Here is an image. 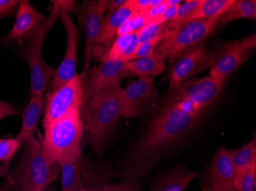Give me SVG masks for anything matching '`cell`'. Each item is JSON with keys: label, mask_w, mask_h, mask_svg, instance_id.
<instances>
[{"label": "cell", "mask_w": 256, "mask_h": 191, "mask_svg": "<svg viewBox=\"0 0 256 191\" xmlns=\"http://www.w3.org/2000/svg\"><path fill=\"white\" fill-rule=\"evenodd\" d=\"M200 118L165 102L132 150L124 182H135L146 174L162 152L196 127Z\"/></svg>", "instance_id": "6da1fadb"}, {"label": "cell", "mask_w": 256, "mask_h": 191, "mask_svg": "<svg viewBox=\"0 0 256 191\" xmlns=\"http://www.w3.org/2000/svg\"><path fill=\"white\" fill-rule=\"evenodd\" d=\"M106 185V184H104ZM104 185L98 184V185H94V186L88 187V188H84V189L80 191H103Z\"/></svg>", "instance_id": "f35d334b"}, {"label": "cell", "mask_w": 256, "mask_h": 191, "mask_svg": "<svg viewBox=\"0 0 256 191\" xmlns=\"http://www.w3.org/2000/svg\"><path fill=\"white\" fill-rule=\"evenodd\" d=\"M62 12H77L76 1L57 0L54 2L51 13L40 32L27 44L21 57L28 63L31 73L32 94H44L52 77L56 72L54 67L48 65L42 56V49L46 35Z\"/></svg>", "instance_id": "5b68a950"}, {"label": "cell", "mask_w": 256, "mask_h": 191, "mask_svg": "<svg viewBox=\"0 0 256 191\" xmlns=\"http://www.w3.org/2000/svg\"><path fill=\"white\" fill-rule=\"evenodd\" d=\"M179 5L169 7L166 11H164L158 18L148 23V25H159V24H162V23L168 22L176 14V11L179 8Z\"/></svg>", "instance_id": "e575fe53"}, {"label": "cell", "mask_w": 256, "mask_h": 191, "mask_svg": "<svg viewBox=\"0 0 256 191\" xmlns=\"http://www.w3.org/2000/svg\"><path fill=\"white\" fill-rule=\"evenodd\" d=\"M20 110L11 103L0 100V121L8 116L20 114Z\"/></svg>", "instance_id": "8d00e7d4"}, {"label": "cell", "mask_w": 256, "mask_h": 191, "mask_svg": "<svg viewBox=\"0 0 256 191\" xmlns=\"http://www.w3.org/2000/svg\"><path fill=\"white\" fill-rule=\"evenodd\" d=\"M20 0H0V21L16 15Z\"/></svg>", "instance_id": "1f68e13d"}, {"label": "cell", "mask_w": 256, "mask_h": 191, "mask_svg": "<svg viewBox=\"0 0 256 191\" xmlns=\"http://www.w3.org/2000/svg\"><path fill=\"white\" fill-rule=\"evenodd\" d=\"M58 165L62 174V191H80L84 189L82 169L77 164L62 162Z\"/></svg>", "instance_id": "7402d4cb"}, {"label": "cell", "mask_w": 256, "mask_h": 191, "mask_svg": "<svg viewBox=\"0 0 256 191\" xmlns=\"http://www.w3.org/2000/svg\"><path fill=\"white\" fill-rule=\"evenodd\" d=\"M227 77L208 75L202 78L190 79L171 89L168 100H191L207 109L220 94Z\"/></svg>", "instance_id": "ba28073f"}, {"label": "cell", "mask_w": 256, "mask_h": 191, "mask_svg": "<svg viewBox=\"0 0 256 191\" xmlns=\"http://www.w3.org/2000/svg\"><path fill=\"white\" fill-rule=\"evenodd\" d=\"M169 7L171 6H170L168 0H162L160 3L146 11V24H145V25H148V23L158 18L164 11H166Z\"/></svg>", "instance_id": "d6a6232c"}, {"label": "cell", "mask_w": 256, "mask_h": 191, "mask_svg": "<svg viewBox=\"0 0 256 191\" xmlns=\"http://www.w3.org/2000/svg\"><path fill=\"white\" fill-rule=\"evenodd\" d=\"M48 18L42 14L28 0H22L17 10L14 26L2 38L4 44H28L38 35Z\"/></svg>", "instance_id": "8fae6325"}, {"label": "cell", "mask_w": 256, "mask_h": 191, "mask_svg": "<svg viewBox=\"0 0 256 191\" xmlns=\"http://www.w3.org/2000/svg\"><path fill=\"white\" fill-rule=\"evenodd\" d=\"M20 149V141L17 137L0 139V162H4L5 167L1 175L6 172L10 161Z\"/></svg>", "instance_id": "4316f807"}, {"label": "cell", "mask_w": 256, "mask_h": 191, "mask_svg": "<svg viewBox=\"0 0 256 191\" xmlns=\"http://www.w3.org/2000/svg\"><path fill=\"white\" fill-rule=\"evenodd\" d=\"M201 191H212L210 188H208V186H204L202 187V189H201Z\"/></svg>", "instance_id": "ab89813d"}, {"label": "cell", "mask_w": 256, "mask_h": 191, "mask_svg": "<svg viewBox=\"0 0 256 191\" xmlns=\"http://www.w3.org/2000/svg\"><path fill=\"white\" fill-rule=\"evenodd\" d=\"M215 57L206 44H198L184 51L170 69V87L171 89L206 69L210 68Z\"/></svg>", "instance_id": "4fadbf2b"}, {"label": "cell", "mask_w": 256, "mask_h": 191, "mask_svg": "<svg viewBox=\"0 0 256 191\" xmlns=\"http://www.w3.org/2000/svg\"><path fill=\"white\" fill-rule=\"evenodd\" d=\"M120 80L96 91L82 93L80 113L88 141L97 153L123 115V88Z\"/></svg>", "instance_id": "7a4b0ae2"}, {"label": "cell", "mask_w": 256, "mask_h": 191, "mask_svg": "<svg viewBox=\"0 0 256 191\" xmlns=\"http://www.w3.org/2000/svg\"><path fill=\"white\" fill-rule=\"evenodd\" d=\"M237 172L228 150L221 147L214 155L207 171V182L212 191H235Z\"/></svg>", "instance_id": "9a60e30c"}, {"label": "cell", "mask_w": 256, "mask_h": 191, "mask_svg": "<svg viewBox=\"0 0 256 191\" xmlns=\"http://www.w3.org/2000/svg\"><path fill=\"white\" fill-rule=\"evenodd\" d=\"M235 2L236 0H199L198 5L184 21L221 15Z\"/></svg>", "instance_id": "44dd1931"}, {"label": "cell", "mask_w": 256, "mask_h": 191, "mask_svg": "<svg viewBox=\"0 0 256 191\" xmlns=\"http://www.w3.org/2000/svg\"><path fill=\"white\" fill-rule=\"evenodd\" d=\"M102 191H136L133 182H124L118 184H106Z\"/></svg>", "instance_id": "d590c367"}, {"label": "cell", "mask_w": 256, "mask_h": 191, "mask_svg": "<svg viewBox=\"0 0 256 191\" xmlns=\"http://www.w3.org/2000/svg\"><path fill=\"white\" fill-rule=\"evenodd\" d=\"M166 32L162 33V34H160L159 36L150 40V41H146V42L143 43V44H140L138 47H136L134 53L129 57L128 61H134L135 59L153 54L154 52L155 49H156V46L162 41V39L164 38V37L166 36Z\"/></svg>", "instance_id": "f546056e"}, {"label": "cell", "mask_w": 256, "mask_h": 191, "mask_svg": "<svg viewBox=\"0 0 256 191\" xmlns=\"http://www.w3.org/2000/svg\"><path fill=\"white\" fill-rule=\"evenodd\" d=\"M164 70L165 61L154 52L150 55L128 61L124 67L123 73H130L143 79L159 75Z\"/></svg>", "instance_id": "d6986e66"}, {"label": "cell", "mask_w": 256, "mask_h": 191, "mask_svg": "<svg viewBox=\"0 0 256 191\" xmlns=\"http://www.w3.org/2000/svg\"><path fill=\"white\" fill-rule=\"evenodd\" d=\"M133 8L130 0H126L119 8L108 15H104L102 23V30L99 36V45L104 51V47L112 44L117 37V31L124 21L132 15Z\"/></svg>", "instance_id": "ac0fdd59"}, {"label": "cell", "mask_w": 256, "mask_h": 191, "mask_svg": "<svg viewBox=\"0 0 256 191\" xmlns=\"http://www.w3.org/2000/svg\"><path fill=\"white\" fill-rule=\"evenodd\" d=\"M154 77L139 78L129 82L123 89L124 116L126 119L139 117L148 113L158 98Z\"/></svg>", "instance_id": "7c38bea8"}, {"label": "cell", "mask_w": 256, "mask_h": 191, "mask_svg": "<svg viewBox=\"0 0 256 191\" xmlns=\"http://www.w3.org/2000/svg\"><path fill=\"white\" fill-rule=\"evenodd\" d=\"M220 17L197 18L182 21L178 27L166 31V36L156 46L154 52L174 64L190 47L210 36L220 22Z\"/></svg>", "instance_id": "8992f818"}, {"label": "cell", "mask_w": 256, "mask_h": 191, "mask_svg": "<svg viewBox=\"0 0 256 191\" xmlns=\"http://www.w3.org/2000/svg\"><path fill=\"white\" fill-rule=\"evenodd\" d=\"M242 18H256V0L236 1L226 11L220 15V22L227 23Z\"/></svg>", "instance_id": "603a6c76"}, {"label": "cell", "mask_w": 256, "mask_h": 191, "mask_svg": "<svg viewBox=\"0 0 256 191\" xmlns=\"http://www.w3.org/2000/svg\"><path fill=\"white\" fill-rule=\"evenodd\" d=\"M60 19L67 33L68 41L66 52L61 64L56 69L47 88V95L61 87L64 83L74 78L77 74L78 47L79 33L72 17L66 12L60 15Z\"/></svg>", "instance_id": "5bb4252c"}, {"label": "cell", "mask_w": 256, "mask_h": 191, "mask_svg": "<svg viewBox=\"0 0 256 191\" xmlns=\"http://www.w3.org/2000/svg\"><path fill=\"white\" fill-rule=\"evenodd\" d=\"M86 69L46 97L43 127L60 119L76 106H82Z\"/></svg>", "instance_id": "9c48e42d"}, {"label": "cell", "mask_w": 256, "mask_h": 191, "mask_svg": "<svg viewBox=\"0 0 256 191\" xmlns=\"http://www.w3.org/2000/svg\"><path fill=\"white\" fill-rule=\"evenodd\" d=\"M228 152L236 172L244 170L256 161V137L240 149H230Z\"/></svg>", "instance_id": "cb8c5ba5"}, {"label": "cell", "mask_w": 256, "mask_h": 191, "mask_svg": "<svg viewBox=\"0 0 256 191\" xmlns=\"http://www.w3.org/2000/svg\"><path fill=\"white\" fill-rule=\"evenodd\" d=\"M126 0H110L108 1L107 7H106V15H110L113 11L120 6Z\"/></svg>", "instance_id": "74e56055"}, {"label": "cell", "mask_w": 256, "mask_h": 191, "mask_svg": "<svg viewBox=\"0 0 256 191\" xmlns=\"http://www.w3.org/2000/svg\"><path fill=\"white\" fill-rule=\"evenodd\" d=\"M128 62L124 59L118 58L102 61L98 65L94 66L90 70L89 67H84L86 72L83 83V93L96 91L116 80H120L124 67Z\"/></svg>", "instance_id": "2e32d148"}, {"label": "cell", "mask_w": 256, "mask_h": 191, "mask_svg": "<svg viewBox=\"0 0 256 191\" xmlns=\"http://www.w3.org/2000/svg\"><path fill=\"white\" fill-rule=\"evenodd\" d=\"M134 11H148L162 2V0H130Z\"/></svg>", "instance_id": "836d02e7"}, {"label": "cell", "mask_w": 256, "mask_h": 191, "mask_svg": "<svg viewBox=\"0 0 256 191\" xmlns=\"http://www.w3.org/2000/svg\"><path fill=\"white\" fill-rule=\"evenodd\" d=\"M132 41V34L116 37L110 47L99 57L100 61H106L120 58L124 54Z\"/></svg>", "instance_id": "d4e9b609"}, {"label": "cell", "mask_w": 256, "mask_h": 191, "mask_svg": "<svg viewBox=\"0 0 256 191\" xmlns=\"http://www.w3.org/2000/svg\"><path fill=\"white\" fill-rule=\"evenodd\" d=\"M46 103L44 94L32 95L31 100L23 112L21 131L17 136L20 141V149L36 138L38 120L42 114Z\"/></svg>", "instance_id": "e0dca14e"}, {"label": "cell", "mask_w": 256, "mask_h": 191, "mask_svg": "<svg viewBox=\"0 0 256 191\" xmlns=\"http://www.w3.org/2000/svg\"><path fill=\"white\" fill-rule=\"evenodd\" d=\"M146 24V11H133L117 31V37L132 34L143 28Z\"/></svg>", "instance_id": "83f0119b"}, {"label": "cell", "mask_w": 256, "mask_h": 191, "mask_svg": "<svg viewBox=\"0 0 256 191\" xmlns=\"http://www.w3.org/2000/svg\"><path fill=\"white\" fill-rule=\"evenodd\" d=\"M108 0L84 1L79 13V21L83 25L86 32L84 45V67L89 66L92 58L100 57L103 54L98 38L102 30L104 17L106 15Z\"/></svg>", "instance_id": "30bf717a"}, {"label": "cell", "mask_w": 256, "mask_h": 191, "mask_svg": "<svg viewBox=\"0 0 256 191\" xmlns=\"http://www.w3.org/2000/svg\"></svg>", "instance_id": "60d3db41"}, {"label": "cell", "mask_w": 256, "mask_h": 191, "mask_svg": "<svg viewBox=\"0 0 256 191\" xmlns=\"http://www.w3.org/2000/svg\"><path fill=\"white\" fill-rule=\"evenodd\" d=\"M42 149L50 163L70 162L77 164L82 156L84 133L80 106H76L60 119L44 126Z\"/></svg>", "instance_id": "3957f363"}, {"label": "cell", "mask_w": 256, "mask_h": 191, "mask_svg": "<svg viewBox=\"0 0 256 191\" xmlns=\"http://www.w3.org/2000/svg\"><path fill=\"white\" fill-rule=\"evenodd\" d=\"M197 176L196 172H188L182 168H176L158 179L155 182L152 191H185Z\"/></svg>", "instance_id": "ffe728a7"}, {"label": "cell", "mask_w": 256, "mask_h": 191, "mask_svg": "<svg viewBox=\"0 0 256 191\" xmlns=\"http://www.w3.org/2000/svg\"><path fill=\"white\" fill-rule=\"evenodd\" d=\"M168 22L159 25H146L140 29L139 44L150 41L159 36L160 34L165 32Z\"/></svg>", "instance_id": "4dcf8cb0"}, {"label": "cell", "mask_w": 256, "mask_h": 191, "mask_svg": "<svg viewBox=\"0 0 256 191\" xmlns=\"http://www.w3.org/2000/svg\"><path fill=\"white\" fill-rule=\"evenodd\" d=\"M60 174L58 163L48 162L43 154L41 142L34 138L26 145L10 182L17 191H46Z\"/></svg>", "instance_id": "277c9868"}, {"label": "cell", "mask_w": 256, "mask_h": 191, "mask_svg": "<svg viewBox=\"0 0 256 191\" xmlns=\"http://www.w3.org/2000/svg\"><path fill=\"white\" fill-rule=\"evenodd\" d=\"M198 3H199V0H188V1H185L184 3L180 4L176 14L168 21L165 32L174 29L180 24H181L186 18L189 16L190 14L194 11Z\"/></svg>", "instance_id": "f1b7e54d"}, {"label": "cell", "mask_w": 256, "mask_h": 191, "mask_svg": "<svg viewBox=\"0 0 256 191\" xmlns=\"http://www.w3.org/2000/svg\"><path fill=\"white\" fill-rule=\"evenodd\" d=\"M234 185L237 191H256V161L237 172Z\"/></svg>", "instance_id": "484cf974"}, {"label": "cell", "mask_w": 256, "mask_h": 191, "mask_svg": "<svg viewBox=\"0 0 256 191\" xmlns=\"http://www.w3.org/2000/svg\"><path fill=\"white\" fill-rule=\"evenodd\" d=\"M256 47V33L243 39L220 42L212 53L215 62L210 67V75L228 78L250 58Z\"/></svg>", "instance_id": "52a82bcc"}]
</instances>
